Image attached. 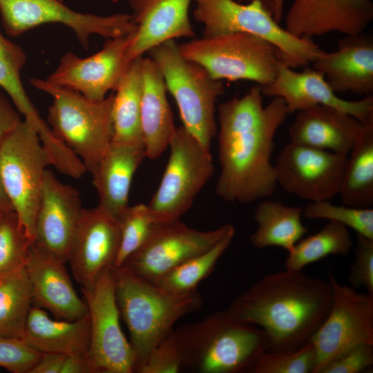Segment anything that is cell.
Instances as JSON below:
<instances>
[{
	"mask_svg": "<svg viewBox=\"0 0 373 373\" xmlns=\"http://www.w3.org/2000/svg\"><path fill=\"white\" fill-rule=\"evenodd\" d=\"M143 86L141 127L146 157L156 159L169 146L176 127L169 104L164 77L149 57H142Z\"/></svg>",
	"mask_w": 373,
	"mask_h": 373,
	"instance_id": "obj_25",
	"label": "cell"
},
{
	"mask_svg": "<svg viewBox=\"0 0 373 373\" xmlns=\"http://www.w3.org/2000/svg\"><path fill=\"white\" fill-rule=\"evenodd\" d=\"M373 19L370 0H295L285 18V29L298 38L331 32L347 36L363 33Z\"/></svg>",
	"mask_w": 373,
	"mask_h": 373,
	"instance_id": "obj_20",
	"label": "cell"
},
{
	"mask_svg": "<svg viewBox=\"0 0 373 373\" xmlns=\"http://www.w3.org/2000/svg\"><path fill=\"white\" fill-rule=\"evenodd\" d=\"M348 280L353 288L364 287L367 294L373 296V239L357 234Z\"/></svg>",
	"mask_w": 373,
	"mask_h": 373,
	"instance_id": "obj_41",
	"label": "cell"
},
{
	"mask_svg": "<svg viewBox=\"0 0 373 373\" xmlns=\"http://www.w3.org/2000/svg\"><path fill=\"white\" fill-rule=\"evenodd\" d=\"M90 337L88 313L77 321L55 320L44 309L33 306L21 339L41 353L69 354L88 352Z\"/></svg>",
	"mask_w": 373,
	"mask_h": 373,
	"instance_id": "obj_27",
	"label": "cell"
},
{
	"mask_svg": "<svg viewBox=\"0 0 373 373\" xmlns=\"http://www.w3.org/2000/svg\"><path fill=\"white\" fill-rule=\"evenodd\" d=\"M182 371V356L174 329L149 354L137 373H178Z\"/></svg>",
	"mask_w": 373,
	"mask_h": 373,
	"instance_id": "obj_39",
	"label": "cell"
},
{
	"mask_svg": "<svg viewBox=\"0 0 373 373\" xmlns=\"http://www.w3.org/2000/svg\"><path fill=\"white\" fill-rule=\"evenodd\" d=\"M333 298L329 280L286 269L262 276L227 309L263 330L267 351L280 352L298 349L311 340L327 316Z\"/></svg>",
	"mask_w": 373,
	"mask_h": 373,
	"instance_id": "obj_2",
	"label": "cell"
},
{
	"mask_svg": "<svg viewBox=\"0 0 373 373\" xmlns=\"http://www.w3.org/2000/svg\"><path fill=\"white\" fill-rule=\"evenodd\" d=\"M234 234L235 231L229 233L212 248L185 260L160 276L153 284L174 294L197 291L198 285L213 271Z\"/></svg>",
	"mask_w": 373,
	"mask_h": 373,
	"instance_id": "obj_34",
	"label": "cell"
},
{
	"mask_svg": "<svg viewBox=\"0 0 373 373\" xmlns=\"http://www.w3.org/2000/svg\"><path fill=\"white\" fill-rule=\"evenodd\" d=\"M142 57L133 60L115 91L113 142L144 148L141 127Z\"/></svg>",
	"mask_w": 373,
	"mask_h": 373,
	"instance_id": "obj_28",
	"label": "cell"
},
{
	"mask_svg": "<svg viewBox=\"0 0 373 373\" xmlns=\"http://www.w3.org/2000/svg\"><path fill=\"white\" fill-rule=\"evenodd\" d=\"M174 332L182 370L198 373H251L267 340L260 327L242 322L228 309L184 324Z\"/></svg>",
	"mask_w": 373,
	"mask_h": 373,
	"instance_id": "obj_3",
	"label": "cell"
},
{
	"mask_svg": "<svg viewBox=\"0 0 373 373\" xmlns=\"http://www.w3.org/2000/svg\"><path fill=\"white\" fill-rule=\"evenodd\" d=\"M31 84L52 98L48 124L90 173L108 150L113 140L112 106L114 93L92 101L68 88L32 78Z\"/></svg>",
	"mask_w": 373,
	"mask_h": 373,
	"instance_id": "obj_5",
	"label": "cell"
},
{
	"mask_svg": "<svg viewBox=\"0 0 373 373\" xmlns=\"http://www.w3.org/2000/svg\"><path fill=\"white\" fill-rule=\"evenodd\" d=\"M145 157L144 148L112 142L91 173L98 205L116 219L128 207L133 177Z\"/></svg>",
	"mask_w": 373,
	"mask_h": 373,
	"instance_id": "obj_26",
	"label": "cell"
},
{
	"mask_svg": "<svg viewBox=\"0 0 373 373\" xmlns=\"http://www.w3.org/2000/svg\"><path fill=\"white\" fill-rule=\"evenodd\" d=\"M1 214H3V213H0V216H1Z\"/></svg>",
	"mask_w": 373,
	"mask_h": 373,
	"instance_id": "obj_48",
	"label": "cell"
},
{
	"mask_svg": "<svg viewBox=\"0 0 373 373\" xmlns=\"http://www.w3.org/2000/svg\"><path fill=\"white\" fill-rule=\"evenodd\" d=\"M353 242L345 226L329 221L317 233L302 238L289 251L285 262L287 269L302 270L307 265L329 255L346 256Z\"/></svg>",
	"mask_w": 373,
	"mask_h": 373,
	"instance_id": "obj_32",
	"label": "cell"
},
{
	"mask_svg": "<svg viewBox=\"0 0 373 373\" xmlns=\"http://www.w3.org/2000/svg\"><path fill=\"white\" fill-rule=\"evenodd\" d=\"M1 140V139H0Z\"/></svg>",
	"mask_w": 373,
	"mask_h": 373,
	"instance_id": "obj_49",
	"label": "cell"
},
{
	"mask_svg": "<svg viewBox=\"0 0 373 373\" xmlns=\"http://www.w3.org/2000/svg\"><path fill=\"white\" fill-rule=\"evenodd\" d=\"M33 304L25 268L0 277V335L21 338Z\"/></svg>",
	"mask_w": 373,
	"mask_h": 373,
	"instance_id": "obj_33",
	"label": "cell"
},
{
	"mask_svg": "<svg viewBox=\"0 0 373 373\" xmlns=\"http://www.w3.org/2000/svg\"><path fill=\"white\" fill-rule=\"evenodd\" d=\"M84 208L79 191L46 169L37 213L34 243L68 262Z\"/></svg>",
	"mask_w": 373,
	"mask_h": 373,
	"instance_id": "obj_19",
	"label": "cell"
},
{
	"mask_svg": "<svg viewBox=\"0 0 373 373\" xmlns=\"http://www.w3.org/2000/svg\"><path fill=\"white\" fill-rule=\"evenodd\" d=\"M247 4L234 0H195V19L204 25L202 37L231 32H247L274 45L280 61L291 68L307 66L322 51L312 38H298L274 19L272 3L250 0Z\"/></svg>",
	"mask_w": 373,
	"mask_h": 373,
	"instance_id": "obj_7",
	"label": "cell"
},
{
	"mask_svg": "<svg viewBox=\"0 0 373 373\" xmlns=\"http://www.w3.org/2000/svg\"><path fill=\"white\" fill-rule=\"evenodd\" d=\"M328 280L333 303L309 341L315 350L312 373H321L330 362L356 347L373 344V296L340 284L330 270Z\"/></svg>",
	"mask_w": 373,
	"mask_h": 373,
	"instance_id": "obj_12",
	"label": "cell"
},
{
	"mask_svg": "<svg viewBox=\"0 0 373 373\" xmlns=\"http://www.w3.org/2000/svg\"><path fill=\"white\" fill-rule=\"evenodd\" d=\"M233 231L234 227L229 224L204 231L189 227L180 220L154 223L144 242L121 267L153 283L185 260L212 248Z\"/></svg>",
	"mask_w": 373,
	"mask_h": 373,
	"instance_id": "obj_14",
	"label": "cell"
},
{
	"mask_svg": "<svg viewBox=\"0 0 373 373\" xmlns=\"http://www.w3.org/2000/svg\"><path fill=\"white\" fill-rule=\"evenodd\" d=\"M314 363V347L309 341L296 350L263 352L251 373H312Z\"/></svg>",
	"mask_w": 373,
	"mask_h": 373,
	"instance_id": "obj_38",
	"label": "cell"
},
{
	"mask_svg": "<svg viewBox=\"0 0 373 373\" xmlns=\"http://www.w3.org/2000/svg\"><path fill=\"white\" fill-rule=\"evenodd\" d=\"M250 0H238V2L247 1ZM274 8V19L277 23H280L283 15L284 0H271Z\"/></svg>",
	"mask_w": 373,
	"mask_h": 373,
	"instance_id": "obj_47",
	"label": "cell"
},
{
	"mask_svg": "<svg viewBox=\"0 0 373 373\" xmlns=\"http://www.w3.org/2000/svg\"><path fill=\"white\" fill-rule=\"evenodd\" d=\"M336 93H373V39L363 33L341 39L335 51L322 50L312 62Z\"/></svg>",
	"mask_w": 373,
	"mask_h": 373,
	"instance_id": "obj_23",
	"label": "cell"
},
{
	"mask_svg": "<svg viewBox=\"0 0 373 373\" xmlns=\"http://www.w3.org/2000/svg\"><path fill=\"white\" fill-rule=\"evenodd\" d=\"M60 373H96L86 352L66 354Z\"/></svg>",
	"mask_w": 373,
	"mask_h": 373,
	"instance_id": "obj_44",
	"label": "cell"
},
{
	"mask_svg": "<svg viewBox=\"0 0 373 373\" xmlns=\"http://www.w3.org/2000/svg\"><path fill=\"white\" fill-rule=\"evenodd\" d=\"M302 216L300 207L262 200L254 213L257 228L249 237L251 244L257 249L279 247L289 251L307 232Z\"/></svg>",
	"mask_w": 373,
	"mask_h": 373,
	"instance_id": "obj_29",
	"label": "cell"
},
{
	"mask_svg": "<svg viewBox=\"0 0 373 373\" xmlns=\"http://www.w3.org/2000/svg\"><path fill=\"white\" fill-rule=\"evenodd\" d=\"M112 269L116 300L129 331L136 372L177 321L198 310L202 300L198 291L186 294L168 291L124 267L112 266Z\"/></svg>",
	"mask_w": 373,
	"mask_h": 373,
	"instance_id": "obj_4",
	"label": "cell"
},
{
	"mask_svg": "<svg viewBox=\"0 0 373 373\" xmlns=\"http://www.w3.org/2000/svg\"><path fill=\"white\" fill-rule=\"evenodd\" d=\"M81 289L90 318L88 355L96 373L134 372L135 354L120 327L112 266L102 271L92 289Z\"/></svg>",
	"mask_w": 373,
	"mask_h": 373,
	"instance_id": "obj_13",
	"label": "cell"
},
{
	"mask_svg": "<svg viewBox=\"0 0 373 373\" xmlns=\"http://www.w3.org/2000/svg\"><path fill=\"white\" fill-rule=\"evenodd\" d=\"M372 365L373 344H365L332 361L321 373H359Z\"/></svg>",
	"mask_w": 373,
	"mask_h": 373,
	"instance_id": "obj_42",
	"label": "cell"
},
{
	"mask_svg": "<svg viewBox=\"0 0 373 373\" xmlns=\"http://www.w3.org/2000/svg\"><path fill=\"white\" fill-rule=\"evenodd\" d=\"M264 96L282 98L289 115L315 106L325 105L345 111L365 124L373 121V97L350 101L337 96L324 75L306 67L296 72L280 61L274 79L261 86Z\"/></svg>",
	"mask_w": 373,
	"mask_h": 373,
	"instance_id": "obj_17",
	"label": "cell"
},
{
	"mask_svg": "<svg viewBox=\"0 0 373 373\" xmlns=\"http://www.w3.org/2000/svg\"><path fill=\"white\" fill-rule=\"evenodd\" d=\"M261 86L217 108L220 173L216 194L229 202L249 204L274 193L277 182L271 156L276 134L289 115L278 97L263 106Z\"/></svg>",
	"mask_w": 373,
	"mask_h": 373,
	"instance_id": "obj_1",
	"label": "cell"
},
{
	"mask_svg": "<svg viewBox=\"0 0 373 373\" xmlns=\"http://www.w3.org/2000/svg\"><path fill=\"white\" fill-rule=\"evenodd\" d=\"M169 147L160 184L146 204L154 223L180 220L214 172L210 150L183 126L175 128Z\"/></svg>",
	"mask_w": 373,
	"mask_h": 373,
	"instance_id": "obj_10",
	"label": "cell"
},
{
	"mask_svg": "<svg viewBox=\"0 0 373 373\" xmlns=\"http://www.w3.org/2000/svg\"><path fill=\"white\" fill-rule=\"evenodd\" d=\"M26 59L22 48L3 36L0 31V87L7 93L24 119L38 132H42L47 128V123L39 115L21 80V70Z\"/></svg>",
	"mask_w": 373,
	"mask_h": 373,
	"instance_id": "obj_31",
	"label": "cell"
},
{
	"mask_svg": "<svg viewBox=\"0 0 373 373\" xmlns=\"http://www.w3.org/2000/svg\"><path fill=\"white\" fill-rule=\"evenodd\" d=\"M307 219H325L351 228L356 234L373 239V209L345 204L335 205L329 200L310 202L303 209Z\"/></svg>",
	"mask_w": 373,
	"mask_h": 373,
	"instance_id": "obj_36",
	"label": "cell"
},
{
	"mask_svg": "<svg viewBox=\"0 0 373 373\" xmlns=\"http://www.w3.org/2000/svg\"><path fill=\"white\" fill-rule=\"evenodd\" d=\"M191 1L128 0L136 30L127 50V60L131 62L142 57L166 41L193 37L189 17Z\"/></svg>",
	"mask_w": 373,
	"mask_h": 373,
	"instance_id": "obj_22",
	"label": "cell"
},
{
	"mask_svg": "<svg viewBox=\"0 0 373 373\" xmlns=\"http://www.w3.org/2000/svg\"><path fill=\"white\" fill-rule=\"evenodd\" d=\"M0 15L6 32L12 37L44 24L60 23L69 28L86 50L92 35L111 39L136 30L131 14L79 12L59 0H0Z\"/></svg>",
	"mask_w": 373,
	"mask_h": 373,
	"instance_id": "obj_11",
	"label": "cell"
},
{
	"mask_svg": "<svg viewBox=\"0 0 373 373\" xmlns=\"http://www.w3.org/2000/svg\"><path fill=\"white\" fill-rule=\"evenodd\" d=\"M19 113L10 101L0 93V139L21 122Z\"/></svg>",
	"mask_w": 373,
	"mask_h": 373,
	"instance_id": "obj_43",
	"label": "cell"
},
{
	"mask_svg": "<svg viewBox=\"0 0 373 373\" xmlns=\"http://www.w3.org/2000/svg\"><path fill=\"white\" fill-rule=\"evenodd\" d=\"M60 258L31 245L24 266L35 306L48 310L57 319L77 321L88 314V307L75 291Z\"/></svg>",
	"mask_w": 373,
	"mask_h": 373,
	"instance_id": "obj_21",
	"label": "cell"
},
{
	"mask_svg": "<svg viewBox=\"0 0 373 373\" xmlns=\"http://www.w3.org/2000/svg\"><path fill=\"white\" fill-rule=\"evenodd\" d=\"M49 165H52L50 154L35 128L25 119L1 138L0 175L31 245L44 176Z\"/></svg>",
	"mask_w": 373,
	"mask_h": 373,
	"instance_id": "obj_8",
	"label": "cell"
},
{
	"mask_svg": "<svg viewBox=\"0 0 373 373\" xmlns=\"http://www.w3.org/2000/svg\"><path fill=\"white\" fill-rule=\"evenodd\" d=\"M12 212H15L14 209L0 175V213H9Z\"/></svg>",
	"mask_w": 373,
	"mask_h": 373,
	"instance_id": "obj_46",
	"label": "cell"
},
{
	"mask_svg": "<svg viewBox=\"0 0 373 373\" xmlns=\"http://www.w3.org/2000/svg\"><path fill=\"white\" fill-rule=\"evenodd\" d=\"M134 33L107 39L103 48L89 57L65 53L45 80L76 91L92 101L105 99L109 91H115L131 62L127 60L126 52Z\"/></svg>",
	"mask_w": 373,
	"mask_h": 373,
	"instance_id": "obj_16",
	"label": "cell"
},
{
	"mask_svg": "<svg viewBox=\"0 0 373 373\" xmlns=\"http://www.w3.org/2000/svg\"><path fill=\"white\" fill-rule=\"evenodd\" d=\"M348 155L287 143L279 153L275 174L287 192L310 202L339 195Z\"/></svg>",
	"mask_w": 373,
	"mask_h": 373,
	"instance_id": "obj_15",
	"label": "cell"
},
{
	"mask_svg": "<svg viewBox=\"0 0 373 373\" xmlns=\"http://www.w3.org/2000/svg\"><path fill=\"white\" fill-rule=\"evenodd\" d=\"M66 355L52 352L41 353L39 360L29 373H60Z\"/></svg>",
	"mask_w": 373,
	"mask_h": 373,
	"instance_id": "obj_45",
	"label": "cell"
},
{
	"mask_svg": "<svg viewBox=\"0 0 373 373\" xmlns=\"http://www.w3.org/2000/svg\"><path fill=\"white\" fill-rule=\"evenodd\" d=\"M120 242L114 267H121L145 240L154 224L145 204L128 207L117 218Z\"/></svg>",
	"mask_w": 373,
	"mask_h": 373,
	"instance_id": "obj_37",
	"label": "cell"
},
{
	"mask_svg": "<svg viewBox=\"0 0 373 373\" xmlns=\"http://www.w3.org/2000/svg\"><path fill=\"white\" fill-rule=\"evenodd\" d=\"M182 55L204 67L216 79L271 83L280 61L277 48L269 41L247 32L201 37L180 45Z\"/></svg>",
	"mask_w": 373,
	"mask_h": 373,
	"instance_id": "obj_9",
	"label": "cell"
},
{
	"mask_svg": "<svg viewBox=\"0 0 373 373\" xmlns=\"http://www.w3.org/2000/svg\"><path fill=\"white\" fill-rule=\"evenodd\" d=\"M31 243L15 212L0 216V277L25 266Z\"/></svg>",
	"mask_w": 373,
	"mask_h": 373,
	"instance_id": "obj_35",
	"label": "cell"
},
{
	"mask_svg": "<svg viewBox=\"0 0 373 373\" xmlns=\"http://www.w3.org/2000/svg\"><path fill=\"white\" fill-rule=\"evenodd\" d=\"M339 195L343 204L372 208L373 121L365 123L361 136L349 153Z\"/></svg>",
	"mask_w": 373,
	"mask_h": 373,
	"instance_id": "obj_30",
	"label": "cell"
},
{
	"mask_svg": "<svg viewBox=\"0 0 373 373\" xmlns=\"http://www.w3.org/2000/svg\"><path fill=\"white\" fill-rule=\"evenodd\" d=\"M147 52L177 103L183 126L210 150L218 131L216 104L224 92L222 81L213 79L201 65L185 58L175 39L158 44Z\"/></svg>",
	"mask_w": 373,
	"mask_h": 373,
	"instance_id": "obj_6",
	"label": "cell"
},
{
	"mask_svg": "<svg viewBox=\"0 0 373 373\" xmlns=\"http://www.w3.org/2000/svg\"><path fill=\"white\" fill-rule=\"evenodd\" d=\"M119 242L114 216L99 205L84 209L68 259L81 288L92 289L102 271L114 265Z\"/></svg>",
	"mask_w": 373,
	"mask_h": 373,
	"instance_id": "obj_18",
	"label": "cell"
},
{
	"mask_svg": "<svg viewBox=\"0 0 373 373\" xmlns=\"http://www.w3.org/2000/svg\"><path fill=\"white\" fill-rule=\"evenodd\" d=\"M41 353L21 338L0 335V367L12 373H29Z\"/></svg>",
	"mask_w": 373,
	"mask_h": 373,
	"instance_id": "obj_40",
	"label": "cell"
},
{
	"mask_svg": "<svg viewBox=\"0 0 373 373\" xmlns=\"http://www.w3.org/2000/svg\"><path fill=\"white\" fill-rule=\"evenodd\" d=\"M365 124L334 107L318 105L298 111L288 134L290 142L348 155Z\"/></svg>",
	"mask_w": 373,
	"mask_h": 373,
	"instance_id": "obj_24",
	"label": "cell"
}]
</instances>
